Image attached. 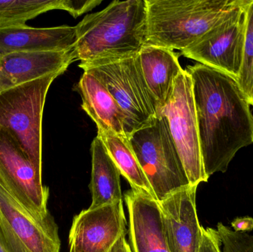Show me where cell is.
I'll list each match as a JSON object with an SVG mask.
<instances>
[{
  "label": "cell",
  "instance_id": "6da1fadb",
  "mask_svg": "<svg viewBox=\"0 0 253 252\" xmlns=\"http://www.w3.org/2000/svg\"><path fill=\"white\" fill-rule=\"evenodd\" d=\"M191 77L204 169L208 179L225 173L242 148L253 144L251 105L234 78L202 64Z\"/></svg>",
  "mask_w": 253,
  "mask_h": 252
},
{
  "label": "cell",
  "instance_id": "7a4b0ae2",
  "mask_svg": "<svg viewBox=\"0 0 253 252\" xmlns=\"http://www.w3.org/2000/svg\"><path fill=\"white\" fill-rule=\"evenodd\" d=\"M76 27L74 52L83 70L135 56L147 43V0H116Z\"/></svg>",
  "mask_w": 253,
  "mask_h": 252
},
{
  "label": "cell",
  "instance_id": "3957f363",
  "mask_svg": "<svg viewBox=\"0 0 253 252\" xmlns=\"http://www.w3.org/2000/svg\"><path fill=\"white\" fill-rule=\"evenodd\" d=\"M245 0H147L146 45L185 50Z\"/></svg>",
  "mask_w": 253,
  "mask_h": 252
},
{
  "label": "cell",
  "instance_id": "277c9868",
  "mask_svg": "<svg viewBox=\"0 0 253 252\" xmlns=\"http://www.w3.org/2000/svg\"><path fill=\"white\" fill-rule=\"evenodd\" d=\"M62 72L0 92V130H8L39 172L42 170V116L47 92Z\"/></svg>",
  "mask_w": 253,
  "mask_h": 252
},
{
  "label": "cell",
  "instance_id": "5b68a950",
  "mask_svg": "<svg viewBox=\"0 0 253 252\" xmlns=\"http://www.w3.org/2000/svg\"><path fill=\"white\" fill-rule=\"evenodd\" d=\"M127 139L158 202L190 186L163 115Z\"/></svg>",
  "mask_w": 253,
  "mask_h": 252
},
{
  "label": "cell",
  "instance_id": "8992f818",
  "mask_svg": "<svg viewBox=\"0 0 253 252\" xmlns=\"http://www.w3.org/2000/svg\"><path fill=\"white\" fill-rule=\"evenodd\" d=\"M84 71L106 87L124 112L126 138L151 125L159 117L157 104L143 76L138 55L93 65Z\"/></svg>",
  "mask_w": 253,
  "mask_h": 252
},
{
  "label": "cell",
  "instance_id": "52a82bcc",
  "mask_svg": "<svg viewBox=\"0 0 253 252\" xmlns=\"http://www.w3.org/2000/svg\"><path fill=\"white\" fill-rule=\"evenodd\" d=\"M160 115L166 118L190 184L198 186L208 181L199 143L193 82L185 70L177 77L172 95Z\"/></svg>",
  "mask_w": 253,
  "mask_h": 252
},
{
  "label": "cell",
  "instance_id": "ba28073f",
  "mask_svg": "<svg viewBox=\"0 0 253 252\" xmlns=\"http://www.w3.org/2000/svg\"><path fill=\"white\" fill-rule=\"evenodd\" d=\"M0 238L7 252H60L58 226L52 216H33L7 186L0 173Z\"/></svg>",
  "mask_w": 253,
  "mask_h": 252
},
{
  "label": "cell",
  "instance_id": "9c48e42d",
  "mask_svg": "<svg viewBox=\"0 0 253 252\" xmlns=\"http://www.w3.org/2000/svg\"><path fill=\"white\" fill-rule=\"evenodd\" d=\"M250 0L181 51V55L237 80L245 49L246 10Z\"/></svg>",
  "mask_w": 253,
  "mask_h": 252
},
{
  "label": "cell",
  "instance_id": "30bf717a",
  "mask_svg": "<svg viewBox=\"0 0 253 252\" xmlns=\"http://www.w3.org/2000/svg\"><path fill=\"white\" fill-rule=\"evenodd\" d=\"M0 173L19 202L37 218L51 216L47 210L49 189L42 184L39 172L14 136L0 130Z\"/></svg>",
  "mask_w": 253,
  "mask_h": 252
},
{
  "label": "cell",
  "instance_id": "8fae6325",
  "mask_svg": "<svg viewBox=\"0 0 253 252\" xmlns=\"http://www.w3.org/2000/svg\"><path fill=\"white\" fill-rule=\"evenodd\" d=\"M126 234L123 201L95 210L87 209L73 220L70 252H111Z\"/></svg>",
  "mask_w": 253,
  "mask_h": 252
},
{
  "label": "cell",
  "instance_id": "7c38bea8",
  "mask_svg": "<svg viewBox=\"0 0 253 252\" xmlns=\"http://www.w3.org/2000/svg\"><path fill=\"white\" fill-rule=\"evenodd\" d=\"M197 186H186L159 203L170 252H199L202 232L197 211Z\"/></svg>",
  "mask_w": 253,
  "mask_h": 252
},
{
  "label": "cell",
  "instance_id": "4fadbf2b",
  "mask_svg": "<svg viewBox=\"0 0 253 252\" xmlns=\"http://www.w3.org/2000/svg\"><path fill=\"white\" fill-rule=\"evenodd\" d=\"M77 61L74 48L62 51L16 52L0 59V92L56 72Z\"/></svg>",
  "mask_w": 253,
  "mask_h": 252
},
{
  "label": "cell",
  "instance_id": "5bb4252c",
  "mask_svg": "<svg viewBox=\"0 0 253 252\" xmlns=\"http://www.w3.org/2000/svg\"><path fill=\"white\" fill-rule=\"evenodd\" d=\"M129 214L132 252H170L164 232L159 203L144 192L131 189L125 195Z\"/></svg>",
  "mask_w": 253,
  "mask_h": 252
},
{
  "label": "cell",
  "instance_id": "9a60e30c",
  "mask_svg": "<svg viewBox=\"0 0 253 252\" xmlns=\"http://www.w3.org/2000/svg\"><path fill=\"white\" fill-rule=\"evenodd\" d=\"M77 38L76 26L32 28L25 25L0 28V55L71 50L75 47Z\"/></svg>",
  "mask_w": 253,
  "mask_h": 252
},
{
  "label": "cell",
  "instance_id": "2e32d148",
  "mask_svg": "<svg viewBox=\"0 0 253 252\" xmlns=\"http://www.w3.org/2000/svg\"><path fill=\"white\" fill-rule=\"evenodd\" d=\"M138 57L146 84L157 104L159 115L172 95L177 77L184 70L178 55L164 47L145 45Z\"/></svg>",
  "mask_w": 253,
  "mask_h": 252
},
{
  "label": "cell",
  "instance_id": "e0dca14e",
  "mask_svg": "<svg viewBox=\"0 0 253 252\" xmlns=\"http://www.w3.org/2000/svg\"><path fill=\"white\" fill-rule=\"evenodd\" d=\"M83 108L98 130L126 136V118L112 95L94 76L84 71L78 84Z\"/></svg>",
  "mask_w": 253,
  "mask_h": 252
},
{
  "label": "cell",
  "instance_id": "ac0fdd59",
  "mask_svg": "<svg viewBox=\"0 0 253 252\" xmlns=\"http://www.w3.org/2000/svg\"><path fill=\"white\" fill-rule=\"evenodd\" d=\"M91 153L92 202L88 209L95 210L123 201L121 173L98 136L92 142Z\"/></svg>",
  "mask_w": 253,
  "mask_h": 252
},
{
  "label": "cell",
  "instance_id": "d6986e66",
  "mask_svg": "<svg viewBox=\"0 0 253 252\" xmlns=\"http://www.w3.org/2000/svg\"><path fill=\"white\" fill-rule=\"evenodd\" d=\"M97 136L103 142L110 156L118 167L121 175L129 182L132 189L144 192L155 198L151 186L137 160L127 138L111 132L101 130H98Z\"/></svg>",
  "mask_w": 253,
  "mask_h": 252
},
{
  "label": "cell",
  "instance_id": "ffe728a7",
  "mask_svg": "<svg viewBox=\"0 0 253 252\" xmlns=\"http://www.w3.org/2000/svg\"><path fill=\"white\" fill-rule=\"evenodd\" d=\"M67 0H4L0 1V28L21 26L42 13L66 10Z\"/></svg>",
  "mask_w": 253,
  "mask_h": 252
},
{
  "label": "cell",
  "instance_id": "44dd1931",
  "mask_svg": "<svg viewBox=\"0 0 253 252\" xmlns=\"http://www.w3.org/2000/svg\"><path fill=\"white\" fill-rule=\"evenodd\" d=\"M236 82L253 107V0L247 6L243 61Z\"/></svg>",
  "mask_w": 253,
  "mask_h": 252
},
{
  "label": "cell",
  "instance_id": "7402d4cb",
  "mask_svg": "<svg viewBox=\"0 0 253 252\" xmlns=\"http://www.w3.org/2000/svg\"><path fill=\"white\" fill-rule=\"evenodd\" d=\"M217 232L223 246L222 252H253V235L232 230L222 223L217 225Z\"/></svg>",
  "mask_w": 253,
  "mask_h": 252
},
{
  "label": "cell",
  "instance_id": "603a6c76",
  "mask_svg": "<svg viewBox=\"0 0 253 252\" xmlns=\"http://www.w3.org/2000/svg\"><path fill=\"white\" fill-rule=\"evenodd\" d=\"M202 236L199 252H222L221 241L216 229L202 228Z\"/></svg>",
  "mask_w": 253,
  "mask_h": 252
},
{
  "label": "cell",
  "instance_id": "cb8c5ba5",
  "mask_svg": "<svg viewBox=\"0 0 253 252\" xmlns=\"http://www.w3.org/2000/svg\"><path fill=\"white\" fill-rule=\"evenodd\" d=\"M101 3V0H67L65 10L74 18H77L80 15L93 10Z\"/></svg>",
  "mask_w": 253,
  "mask_h": 252
},
{
  "label": "cell",
  "instance_id": "d4e9b609",
  "mask_svg": "<svg viewBox=\"0 0 253 252\" xmlns=\"http://www.w3.org/2000/svg\"><path fill=\"white\" fill-rule=\"evenodd\" d=\"M235 232H248L253 230V218L251 217H238L231 223Z\"/></svg>",
  "mask_w": 253,
  "mask_h": 252
},
{
  "label": "cell",
  "instance_id": "484cf974",
  "mask_svg": "<svg viewBox=\"0 0 253 252\" xmlns=\"http://www.w3.org/2000/svg\"><path fill=\"white\" fill-rule=\"evenodd\" d=\"M111 252H132L129 244L126 242V236L123 237L119 240L118 242L115 244Z\"/></svg>",
  "mask_w": 253,
  "mask_h": 252
},
{
  "label": "cell",
  "instance_id": "4316f807",
  "mask_svg": "<svg viewBox=\"0 0 253 252\" xmlns=\"http://www.w3.org/2000/svg\"><path fill=\"white\" fill-rule=\"evenodd\" d=\"M0 252H7L4 244H3L2 241H1V238H0Z\"/></svg>",
  "mask_w": 253,
  "mask_h": 252
},
{
  "label": "cell",
  "instance_id": "83f0119b",
  "mask_svg": "<svg viewBox=\"0 0 253 252\" xmlns=\"http://www.w3.org/2000/svg\"><path fill=\"white\" fill-rule=\"evenodd\" d=\"M0 59H1V55H0Z\"/></svg>",
  "mask_w": 253,
  "mask_h": 252
}]
</instances>
